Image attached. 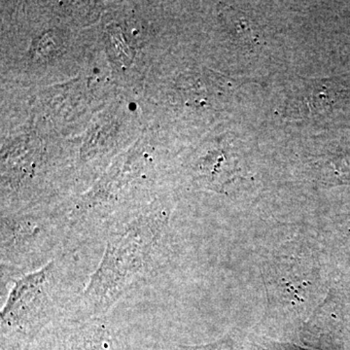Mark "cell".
<instances>
[{
    "mask_svg": "<svg viewBox=\"0 0 350 350\" xmlns=\"http://www.w3.org/2000/svg\"><path fill=\"white\" fill-rule=\"evenodd\" d=\"M170 213L155 206L112 228L98 267L90 275L73 317H107L131 292L153 282L165 254Z\"/></svg>",
    "mask_w": 350,
    "mask_h": 350,
    "instance_id": "1",
    "label": "cell"
},
{
    "mask_svg": "<svg viewBox=\"0 0 350 350\" xmlns=\"http://www.w3.org/2000/svg\"><path fill=\"white\" fill-rule=\"evenodd\" d=\"M85 253L66 251L8 285L0 313L1 350H29L46 329L75 315L88 282L82 267Z\"/></svg>",
    "mask_w": 350,
    "mask_h": 350,
    "instance_id": "2",
    "label": "cell"
},
{
    "mask_svg": "<svg viewBox=\"0 0 350 350\" xmlns=\"http://www.w3.org/2000/svg\"><path fill=\"white\" fill-rule=\"evenodd\" d=\"M69 250L68 221L22 214L1 219V291L16 278L42 268Z\"/></svg>",
    "mask_w": 350,
    "mask_h": 350,
    "instance_id": "3",
    "label": "cell"
},
{
    "mask_svg": "<svg viewBox=\"0 0 350 350\" xmlns=\"http://www.w3.org/2000/svg\"><path fill=\"white\" fill-rule=\"evenodd\" d=\"M29 350H131L107 317H69L41 334Z\"/></svg>",
    "mask_w": 350,
    "mask_h": 350,
    "instance_id": "4",
    "label": "cell"
}]
</instances>
